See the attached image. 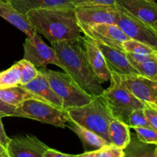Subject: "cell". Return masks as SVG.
Segmentation results:
<instances>
[{"instance_id": "9c48e42d", "label": "cell", "mask_w": 157, "mask_h": 157, "mask_svg": "<svg viewBox=\"0 0 157 157\" xmlns=\"http://www.w3.org/2000/svg\"><path fill=\"white\" fill-rule=\"evenodd\" d=\"M120 81L145 105L157 107V81L140 75H119Z\"/></svg>"}, {"instance_id": "52a82bcc", "label": "cell", "mask_w": 157, "mask_h": 157, "mask_svg": "<svg viewBox=\"0 0 157 157\" xmlns=\"http://www.w3.org/2000/svg\"><path fill=\"white\" fill-rule=\"evenodd\" d=\"M117 17L116 24L130 39L136 40L157 50V31L116 5Z\"/></svg>"}, {"instance_id": "30bf717a", "label": "cell", "mask_w": 157, "mask_h": 157, "mask_svg": "<svg viewBox=\"0 0 157 157\" xmlns=\"http://www.w3.org/2000/svg\"><path fill=\"white\" fill-rule=\"evenodd\" d=\"M78 24L81 32L85 36L122 52H124L123 43L130 39L117 25L96 24L87 25L78 21Z\"/></svg>"}, {"instance_id": "ffe728a7", "label": "cell", "mask_w": 157, "mask_h": 157, "mask_svg": "<svg viewBox=\"0 0 157 157\" xmlns=\"http://www.w3.org/2000/svg\"><path fill=\"white\" fill-rule=\"evenodd\" d=\"M124 157H157V144H147L130 133V140L124 149Z\"/></svg>"}, {"instance_id": "f546056e", "label": "cell", "mask_w": 157, "mask_h": 157, "mask_svg": "<svg viewBox=\"0 0 157 157\" xmlns=\"http://www.w3.org/2000/svg\"><path fill=\"white\" fill-rule=\"evenodd\" d=\"M144 111L149 125L153 130H157V107L144 104Z\"/></svg>"}, {"instance_id": "8fae6325", "label": "cell", "mask_w": 157, "mask_h": 157, "mask_svg": "<svg viewBox=\"0 0 157 157\" xmlns=\"http://www.w3.org/2000/svg\"><path fill=\"white\" fill-rule=\"evenodd\" d=\"M78 21L87 25L96 24H116L117 8L113 6H85L75 8Z\"/></svg>"}, {"instance_id": "e575fe53", "label": "cell", "mask_w": 157, "mask_h": 157, "mask_svg": "<svg viewBox=\"0 0 157 157\" xmlns=\"http://www.w3.org/2000/svg\"><path fill=\"white\" fill-rule=\"evenodd\" d=\"M97 150L94 151H88L82 153V154L77 155V157H96Z\"/></svg>"}, {"instance_id": "4dcf8cb0", "label": "cell", "mask_w": 157, "mask_h": 157, "mask_svg": "<svg viewBox=\"0 0 157 157\" xmlns=\"http://www.w3.org/2000/svg\"><path fill=\"white\" fill-rule=\"evenodd\" d=\"M117 0H74L75 7L85 6H113Z\"/></svg>"}, {"instance_id": "4316f807", "label": "cell", "mask_w": 157, "mask_h": 157, "mask_svg": "<svg viewBox=\"0 0 157 157\" xmlns=\"http://www.w3.org/2000/svg\"><path fill=\"white\" fill-rule=\"evenodd\" d=\"M130 128L134 127H150L146 118L144 111V107L135 109L130 115L128 121Z\"/></svg>"}, {"instance_id": "83f0119b", "label": "cell", "mask_w": 157, "mask_h": 157, "mask_svg": "<svg viewBox=\"0 0 157 157\" xmlns=\"http://www.w3.org/2000/svg\"><path fill=\"white\" fill-rule=\"evenodd\" d=\"M138 139L147 144H157V130L151 127H134Z\"/></svg>"}, {"instance_id": "6da1fadb", "label": "cell", "mask_w": 157, "mask_h": 157, "mask_svg": "<svg viewBox=\"0 0 157 157\" xmlns=\"http://www.w3.org/2000/svg\"><path fill=\"white\" fill-rule=\"evenodd\" d=\"M51 44L64 66V71L84 91L93 98L102 94L104 89L89 65L83 45L82 37L78 39L56 41Z\"/></svg>"}, {"instance_id": "5bb4252c", "label": "cell", "mask_w": 157, "mask_h": 157, "mask_svg": "<svg viewBox=\"0 0 157 157\" xmlns=\"http://www.w3.org/2000/svg\"><path fill=\"white\" fill-rule=\"evenodd\" d=\"M116 5L157 31V4L147 0H117Z\"/></svg>"}, {"instance_id": "74e56055", "label": "cell", "mask_w": 157, "mask_h": 157, "mask_svg": "<svg viewBox=\"0 0 157 157\" xmlns=\"http://www.w3.org/2000/svg\"><path fill=\"white\" fill-rule=\"evenodd\" d=\"M147 1H148V2H150L156 3V0H147Z\"/></svg>"}, {"instance_id": "277c9868", "label": "cell", "mask_w": 157, "mask_h": 157, "mask_svg": "<svg viewBox=\"0 0 157 157\" xmlns=\"http://www.w3.org/2000/svg\"><path fill=\"white\" fill-rule=\"evenodd\" d=\"M110 85L101 95L113 119L128 125L130 115L135 109L144 107V104L136 99L122 85L116 72L110 71Z\"/></svg>"}, {"instance_id": "f1b7e54d", "label": "cell", "mask_w": 157, "mask_h": 157, "mask_svg": "<svg viewBox=\"0 0 157 157\" xmlns=\"http://www.w3.org/2000/svg\"><path fill=\"white\" fill-rule=\"evenodd\" d=\"M96 157H124V150L113 145H107L97 150Z\"/></svg>"}, {"instance_id": "d590c367", "label": "cell", "mask_w": 157, "mask_h": 157, "mask_svg": "<svg viewBox=\"0 0 157 157\" xmlns=\"http://www.w3.org/2000/svg\"><path fill=\"white\" fill-rule=\"evenodd\" d=\"M6 149H5L2 146L0 145V156H1V155H2L4 153H6Z\"/></svg>"}, {"instance_id": "cb8c5ba5", "label": "cell", "mask_w": 157, "mask_h": 157, "mask_svg": "<svg viewBox=\"0 0 157 157\" xmlns=\"http://www.w3.org/2000/svg\"><path fill=\"white\" fill-rule=\"evenodd\" d=\"M128 60L139 75L157 81V59L145 61H136L130 58Z\"/></svg>"}, {"instance_id": "d4e9b609", "label": "cell", "mask_w": 157, "mask_h": 157, "mask_svg": "<svg viewBox=\"0 0 157 157\" xmlns=\"http://www.w3.org/2000/svg\"><path fill=\"white\" fill-rule=\"evenodd\" d=\"M123 48L125 53L133 55H150L157 52V50L153 49L147 44L133 39L124 41L123 43Z\"/></svg>"}, {"instance_id": "f35d334b", "label": "cell", "mask_w": 157, "mask_h": 157, "mask_svg": "<svg viewBox=\"0 0 157 157\" xmlns=\"http://www.w3.org/2000/svg\"><path fill=\"white\" fill-rule=\"evenodd\" d=\"M3 1H8V0H3Z\"/></svg>"}, {"instance_id": "836d02e7", "label": "cell", "mask_w": 157, "mask_h": 157, "mask_svg": "<svg viewBox=\"0 0 157 157\" xmlns=\"http://www.w3.org/2000/svg\"><path fill=\"white\" fill-rule=\"evenodd\" d=\"M44 157H77V155L65 154L53 149L48 148L44 153Z\"/></svg>"}, {"instance_id": "e0dca14e", "label": "cell", "mask_w": 157, "mask_h": 157, "mask_svg": "<svg viewBox=\"0 0 157 157\" xmlns=\"http://www.w3.org/2000/svg\"><path fill=\"white\" fill-rule=\"evenodd\" d=\"M6 2L25 15L31 10L75 7L73 0H8Z\"/></svg>"}, {"instance_id": "d6986e66", "label": "cell", "mask_w": 157, "mask_h": 157, "mask_svg": "<svg viewBox=\"0 0 157 157\" xmlns=\"http://www.w3.org/2000/svg\"><path fill=\"white\" fill-rule=\"evenodd\" d=\"M65 127H68L76 133L82 142L85 152L98 150L107 145H111L98 134L76 124L70 118L67 120Z\"/></svg>"}, {"instance_id": "7c38bea8", "label": "cell", "mask_w": 157, "mask_h": 157, "mask_svg": "<svg viewBox=\"0 0 157 157\" xmlns=\"http://www.w3.org/2000/svg\"><path fill=\"white\" fill-rule=\"evenodd\" d=\"M49 147L33 135H24L10 139L6 147L9 157H44Z\"/></svg>"}, {"instance_id": "7a4b0ae2", "label": "cell", "mask_w": 157, "mask_h": 157, "mask_svg": "<svg viewBox=\"0 0 157 157\" xmlns=\"http://www.w3.org/2000/svg\"><path fill=\"white\" fill-rule=\"evenodd\" d=\"M75 8L31 10L25 15L37 33L44 35L51 43L69 41L81 37Z\"/></svg>"}, {"instance_id": "2e32d148", "label": "cell", "mask_w": 157, "mask_h": 157, "mask_svg": "<svg viewBox=\"0 0 157 157\" xmlns=\"http://www.w3.org/2000/svg\"><path fill=\"white\" fill-rule=\"evenodd\" d=\"M20 86L32 94L39 101H44L59 110H64L61 98L54 91L47 79L39 71L36 78L32 81Z\"/></svg>"}, {"instance_id": "3957f363", "label": "cell", "mask_w": 157, "mask_h": 157, "mask_svg": "<svg viewBox=\"0 0 157 157\" xmlns=\"http://www.w3.org/2000/svg\"><path fill=\"white\" fill-rule=\"evenodd\" d=\"M71 120L94 132L110 144L109 125L113 119L101 96L94 97L85 105L65 110Z\"/></svg>"}, {"instance_id": "7402d4cb", "label": "cell", "mask_w": 157, "mask_h": 157, "mask_svg": "<svg viewBox=\"0 0 157 157\" xmlns=\"http://www.w3.org/2000/svg\"><path fill=\"white\" fill-rule=\"evenodd\" d=\"M0 98L4 102L14 107H18L26 100H38L36 97L34 96L30 92L27 91L20 85L9 88L0 89Z\"/></svg>"}, {"instance_id": "1f68e13d", "label": "cell", "mask_w": 157, "mask_h": 157, "mask_svg": "<svg viewBox=\"0 0 157 157\" xmlns=\"http://www.w3.org/2000/svg\"><path fill=\"white\" fill-rule=\"evenodd\" d=\"M15 108H16V107L8 104L7 103L4 102L0 98V116H2V117H12Z\"/></svg>"}, {"instance_id": "ba28073f", "label": "cell", "mask_w": 157, "mask_h": 157, "mask_svg": "<svg viewBox=\"0 0 157 157\" xmlns=\"http://www.w3.org/2000/svg\"><path fill=\"white\" fill-rule=\"evenodd\" d=\"M23 58L32 63L35 67L46 68L48 64H54L64 71V67L57 57L52 48L48 46L37 32L27 38L23 44Z\"/></svg>"}, {"instance_id": "4fadbf2b", "label": "cell", "mask_w": 157, "mask_h": 157, "mask_svg": "<svg viewBox=\"0 0 157 157\" xmlns=\"http://www.w3.org/2000/svg\"><path fill=\"white\" fill-rule=\"evenodd\" d=\"M82 42L89 65L101 84L108 82L111 79V72L106 63L104 57L94 41L85 36L82 37Z\"/></svg>"}, {"instance_id": "603a6c76", "label": "cell", "mask_w": 157, "mask_h": 157, "mask_svg": "<svg viewBox=\"0 0 157 157\" xmlns=\"http://www.w3.org/2000/svg\"><path fill=\"white\" fill-rule=\"evenodd\" d=\"M20 82L21 73L16 63L7 70L0 72V89L18 86Z\"/></svg>"}, {"instance_id": "ac0fdd59", "label": "cell", "mask_w": 157, "mask_h": 157, "mask_svg": "<svg viewBox=\"0 0 157 157\" xmlns=\"http://www.w3.org/2000/svg\"><path fill=\"white\" fill-rule=\"evenodd\" d=\"M0 16L24 32L27 38L32 37L36 31L32 27L26 15L20 13L6 1L0 0Z\"/></svg>"}, {"instance_id": "d6a6232c", "label": "cell", "mask_w": 157, "mask_h": 157, "mask_svg": "<svg viewBox=\"0 0 157 157\" xmlns=\"http://www.w3.org/2000/svg\"><path fill=\"white\" fill-rule=\"evenodd\" d=\"M2 117L0 116V145L2 146L6 150V147L10 141V138L8 137V136L6 135L4 127L2 125Z\"/></svg>"}, {"instance_id": "5b68a950", "label": "cell", "mask_w": 157, "mask_h": 157, "mask_svg": "<svg viewBox=\"0 0 157 157\" xmlns=\"http://www.w3.org/2000/svg\"><path fill=\"white\" fill-rule=\"evenodd\" d=\"M54 91L63 101V110L81 107L88 104L93 97L82 90L67 73L55 71L46 68H39Z\"/></svg>"}, {"instance_id": "44dd1931", "label": "cell", "mask_w": 157, "mask_h": 157, "mask_svg": "<svg viewBox=\"0 0 157 157\" xmlns=\"http://www.w3.org/2000/svg\"><path fill=\"white\" fill-rule=\"evenodd\" d=\"M110 144L124 150L130 140V127L127 124L113 119L109 125Z\"/></svg>"}, {"instance_id": "8992f818", "label": "cell", "mask_w": 157, "mask_h": 157, "mask_svg": "<svg viewBox=\"0 0 157 157\" xmlns=\"http://www.w3.org/2000/svg\"><path fill=\"white\" fill-rule=\"evenodd\" d=\"M12 117L29 118L61 128H65L69 119L65 110L36 99H29L21 103L16 107Z\"/></svg>"}, {"instance_id": "8d00e7d4", "label": "cell", "mask_w": 157, "mask_h": 157, "mask_svg": "<svg viewBox=\"0 0 157 157\" xmlns=\"http://www.w3.org/2000/svg\"><path fill=\"white\" fill-rule=\"evenodd\" d=\"M0 157H9V155L7 154V153H6H6H3L2 155H1V156H0Z\"/></svg>"}, {"instance_id": "9a60e30c", "label": "cell", "mask_w": 157, "mask_h": 157, "mask_svg": "<svg viewBox=\"0 0 157 157\" xmlns=\"http://www.w3.org/2000/svg\"><path fill=\"white\" fill-rule=\"evenodd\" d=\"M94 42L104 55L106 63L110 71L119 75H139L137 71L130 63L125 52L106 45L99 41H94Z\"/></svg>"}, {"instance_id": "ab89813d", "label": "cell", "mask_w": 157, "mask_h": 157, "mask_svg": "<svg viewBox=\"0 0 157 157\" xmlns=\"http://www.w3.org/2000/svg\"><path fill=\"white\" fill-rule=\"evenodd\" d=\"M73 2H74V0H73Z\"/></svg>"}, {"instance_id": "484cf974", "label": "cell", "mask_w": 157, "mask_h": 157, "mask_svg": "<svg viewBox=\"0 0 157 157\" xmlns=\"http://www.w3.org/2000/svg\"><path fill=\"white\" fill-rule=\"evenodd\" d=\"M21 73V82L20 85H23L36 78L38 74V70L33 64L26 59H21L16 62Z\"/></svg>"}]
</instances>
